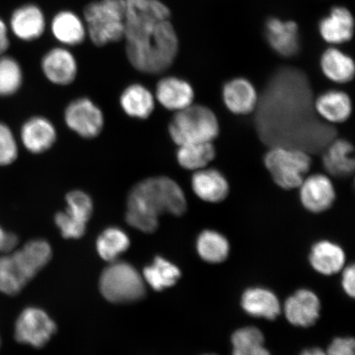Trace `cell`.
Returning <instances> with one entry per match:
<instances>
[{
  "mask_svg": "<svg viewBox=\"0 0 355 355\" xmlns=\"http://www.w3.org/2000/svg\"><path fill=\"white\" fill-rule=\"evenodd\" d=\"M314 95L308 75L283 66L270 77L255 112L257 135L268 148L293 146L309 154L322 153L337 137L335 126L315 112Z\"/></svg>",
  "mask_w": 355,
  "mask_h": 355,
  "instance_id": "1",
  "label": "cell"
},
{
  "mask_svg": "<svg viewBox=\"0 0 355 355\" xmlns=\"http://www.w3.org/2000/svg\"><path fill=\"white\" fill-rule=\"evenodd\" d=\"M126 56L133 69L148 75L165 73L175 63L180 42L171 12L159 0H126Z\"/></svg>",
  "mask_w": 355,
  "mask_h": 355,
  "instance_id": "2",
  "label": "cell"
},
{
  "mask_svg": "<svg viewBox=\"0 0 355 355\" xmlns=\"http://www.w3.org/2000/svg\"><path fill=\"white\" fill-rule=\"evenodd\" d=\"M187 208V197L178 182L165 175L153 176L132 186L125 218L132 227L150 234L157 230L159 216L168 213L180 216Z\"/></svg>",
  "mask_w": 355,
  "mask_h": 355,
  "instance_id": "3",
  "label": "cell"
},
{
  "mask_svg": "<svg viewBox=\"0 0 355 355\" xmlns=\"http://www.w3.org/2000/svg\"><path fill=\"white\" fill-rule=\"evenodd\" d=\"M52 250L42 239L26 243L19 250L0 255V292L15 295L51 259Z\"/></svg>",
  "mask_w": 355,
  "mask_h": 355,
  "instance_id": "4",
  "label": "cell"
},
{
  "mask_svg": "<svg viewBox=\"0 0 355 355\" xmlns=\"http://www.w3.org/2000/svg\"><path fill=\"white\" fill-rule=\"evenodd\" d=\"M126 7V0H96L84 8L87 37L96 46H105L123 39Z\"/></svg>",
  "mask_w": 355,
  "mask_h": 355,
  "instance_id": "5",
  "label": "cell"
},
{
  "mask_svg": "<svg viewBox=\"0 0 355 355\" xmlns=\"http://www.w3.org/2000/svg\"><path fill=\"white\" fill-rule=\"evenodd\" d=\"M168 132L177 146L213 143L220 135V127L214 111L206 105L193 103L173 115Z\"/></svg>",
  "mask_w": 355,
  "mask_h": 355,
  "instance_id": "6",
  "label": "cell"
},
{
  "mask_svg": "<svg viewBox=\"0 0 355 355\" xmlns=\"http://www.w3.org/2000/svg\"><path fill=\"white\" fill-rule=\"evenodd\" d=\"M268 148L263 162L274 183L285 190L298 189L312 167L311 154L293 146Z\"/></svg>",
  "mask_w": 355,
  "mask_h": 355,
  "instance_id": "7",
  "label": "cell"
},
{
  "mask_svg": "<svg viewBox=\"0 0 355 355\" xmlns=\"http://www.w3.org/2000/svg\"><path fill=\"white\" fill-rule=\"evenodd\" d=\"M101 294L112 303H132L146 294L144 279L124 261H114L106 268L100 279Z\"/></svg>",
  "mask_w": 355,
  "mask_h": 355,
  "instance_id": "8",
  "label": "cell"
},
{
  "mask_svg": "<svg viewBox=\"0 0 355 355\" xmlns=\"http://www.w3.org/2000/svg\"><path fill=\"white\" fill-rule=\"evenodd\" d=\"M67 207L55 216V222L65 239H80L86 232L93 212V201L81 189L71 190L65 197Z\"/></svg>",
  "mask_w": 355,
  "mask_h": 355,
  "instance_id": "9",
  "label": "cell"
},
{
  "mask_svg": "<svg viewBox=\"0 0 355 355\" xmlns=\"http://www.w3.org/2000/svg\"><path fill=\"white\" fill-rule=\"evenodd\" d=\"M64 123L69 130L84 139H94L105 127L103 111L88 97H78L66 106Z\"/></svg>",
  "mask_w": 355,
  "mask_h": 355,
  "instance_id": "10",
  "label": "cell"
},
{
  "mask_svg": "<svg viewBox=\"0 0 355 355\" xmlns=\"http://www.w3.org/2000/svg\"><path fill=\"white\" fill-rule=\"evenodd\" d=\"M55 331V323L44 311L28 308L17 318L15 335L19 343L41 348L51 340Z\"/></svg>",
  "mask_w": 355,
  "mask_h": 355,
  "instance_id": "11",
  "label": "cell"
},
{
  "mask_svg": "<svg viewBox=\"0 0 355 355\" xmlns=\"http://www.w3.org/2000/svg\"><path fill=\"white\" fill-rule=\"evenodd\" d=\"M298 189L302 205L314 214L329 210L336 199L334 184L325 174L308 175Z\"/></svg>",
  "mask_w": 355,
  "mask_h": 355,
  "instance_id": "12",
  "label": "cell"
},
{
  "mask_svg": "<svg viewBox=\"0 0 355 355\" xmlns=\"http://www.w3.org/2000/svg\"><path fill=\"white\" fill-rule=\"evenodd\" d=\"M44 77L57 86H69L76 80L78 65L76 58L66 47L51 49L42 60Z\"/></svg>",
  "mask_w": 355,
  "mask_h": 355,
  "instance_id": "13",
  "label": "cell"
},
{
  "mask_svg": "<svg viewBox=\"0 0 355 355\" xmlns=\"http://www.w3.org/2000/svg\"><path fill=\"white\" fill-rule=\"evenodd\" d=\"M265 37L269 46L279 56L291 58L299 54L300 31L295 21L270 17L265 24Z\"/></svg>",
  "mask_w": 355,
  "mask_h": 355,
  "instance_id": "14",
  "label": "cell"
},
{
  "mask_svg": "<svg viewBox=\"0 0 355 355\" xmlns=\"http://www.w3.org/2000/svg\"><path fill=\"white\" fill-rule=\"evenodd\" d=\"M226 108L235 115L254 114L259 104V94L250 80L237 77L226 82L221 91Z\"/></svg>",
  "mask_w": 355,
  "mask_h": 355,
  "instance_id": "15",
  "label": "cell"
},
{
  "mask_svg": "<svg viewBox=\"0 0 355 355\" xmlns=\"http://www.w3.org/2000/svg\"><path fill=\"white\" fill-rule=\"evenodd\" d=\"M155 98L172 112H178L194 103L195 91L191 83L176 76L162 78L155 89Z\"/></svg>",
  "mask_w": 355,
  "mask_h": 355,
  "instance_id": "16",
  "label": "cell"
},
{
  "mask_svg": "<svg viewBox=\"0 0 355 355\" xmlns=\"http://www.w3.org/2000/svg\"><path fill=\"white\" fill-rule=\"evenodd\" d=\"M57 139L55 124L41 115L28 119L21 128V143L28 152L34 155L48 152L55 145Z\"/></svg>",
  "mask_w": 355,
  "mask_h": 355,
  "instance_id": "17",
  "label": "cell"
},
{
  "mask_svg": "<svg viewBox=\"0 0 355 355\" xmlns=\"http://www.w3.org/2000/svg\"><path fill=\"white\" fill-rule=\"evenodd\" d=\"M321 302L312 291L302 288L288 297L284 312L288 322L295 327L314 325L320 317Z\"/></svg>",
  "mask_w": 355,
  "mask_h": 355,
  "instance_id": "18",
  "label": "cell"
},
{
  "mask_svg": "<svg viewBox=\"0 0 355 355\" xmlns=\"http://www.w3.org/2000/svg\"><path fill=\"white\" fill-rule=\"evenodd\" d=\"M318 32L323 41L331 46L352 41L354 33L352 12L344 6L333 7L329 15L319 21Z\"/></svg>",
  "mask_w": 355,
  "mask_h": 355,
  "instance_id": "19",
  "label": "cell"
},
{
  "mask_svg": "<svg viewBox=\"0 0 355 355\" xmlns=\"http://www.w3.org/2000/svg\"><path fill=\"white\" fill-rule=\"evenodd\" d=\"M191 188L199 199L208 203L225 201L230 191L227 178L217 168L209 166L193 172Z\"/></svg>",
  "mask_w": 355,
  "mask_h": 355,
  "instance_id": "20",
  "label": "cell"
},
{
  "mask_svg": "<svg viewBox=\"0 0 355 355\" xmlns=\"http://www.w3.org/2000/svg\"><path fill=\"white\" fill-rule=\"evenodd\" d=\"M314 110L322 121L335 126L352 116L353 103L347 93L331 89L315 97Z\"/></svg>",
  "mask_w": 355,
  "mask_h": 355,
  "instance_id": "21",
  "label": "cell"
},
{
  "mask_svg": "<svg viewBox=\"0 0 355 355\" xmlns=\"http://www.w3.org/2000/svg\"><path fill=\"white\" fill-rule=\"evenodd\" d=\"M322 153L324 170L330 176L343 179L354 174V149L353 144L348 140L336 137Z\"/></svg>",
  "mask_w": 355,
  "mask_h": 355,
  "instance_id": "22",
  "label": "cell"
},
{
  "mask_svg": "<svg viewBox=\"0 0 355 355\" xmlns=\"http://www.w3.org/2000/svg\"><path fill=\"white\" fill-rule=\"evenodd\" d=\"M44 12L35 4H26L12 12L10 28L15 37L24 42H33L42 37L46 30Z\"/></svg>",
  "mask_w": 355,
  "mask_h": 355,
  "instance_id": "23",
  "label": "cell"
},
{
  "mask_svg": "<svg viewBox=\"0 0 355 355\" xmlns=\"http://www.w3.org/2000/svg\"><path fill=\"white\" fill-rule=\"evenodd\" d=\"M155 95L144 84L132 83L123 89L119 96V105L128 117L145 121L154 112Z\"/></svg>",
  "mask_w": 355,
  "mask_h": 355,
  "instance_id": "24",
  "label": "cell"
},
{
  "mask_svg": "<svg viewBox=\"0 0 355 355\" xmlns=\"http://www.w3.org/2000/svg\"><path fill=\"white\" fill-rule=\"evenodd\" d=\"M244 312L250 316L274 320L281 313L278 297L272 291L263 287L248 288L241 299Z\"/></svg>",
  "mask_w": 355,
  "mask_h": 355,
  "instance_id": "25",
  "label": "cell"
},
{
  "mask_svg": "<svg viewBox=\"0 0 355 355\" xmlns=\"http://www.w3.org/2000/svg\"><path fill=\"white\" fill-rule=\"evenodd\" d=\"M53 35L64 46H77L87 37L85 22L76 13L60 11L51 21Z\"/></svg>",
  "mask_w": 355,
  "mask_h": 355,
  "instance_id": "26",
  "label": "cell"
},
{
  "mask_svg": "<svg viewBox=\"0 0 355 355\" xmlns=\"http://www.w3.org/2000/svg\"><path fill=\"white\" fill-rule=\"evenodd\" d=\"M320 68L324 76L336 84L349 83L355 75L352 58L336 46L328 48L322 53Z\"/></svg>",
  "mask_w": 355,
  "mask_h": 355,
  "instance_id": "27",
  "label": "cell"
},
{
  "mask_svg": "<svg viewBox=\"0 0 355 355\" xmlns=\"http://www.w3.org/2000/svg\"><path fill=\"white\" fill-rule=\"evenodd\" d=\"M309 261L316 272L331 276L340 272L345 263L343 248L328 241H319L311 250Z\"/></svg>",
  "mask_w": 355,
  "mask_h": 355,
  "instance_id": "28",
  "label": "cell"
},
{
  "mask_svg": "<svg viewBox=\"0 0 355 355\" xmlns=\"http://www.w3.org/2000/svg\"><path fill=\"white\" fill-rule=\"evenodd\" d=\"M216 155L214 144L211 141L182 144L178 146L176 150L178 164L184 170L193 172L209 166Z\"/></svg>",
  "mask_w": 355,
  "mask_h": 355,
  "instance_id": "29",
  "label": "cell"
},
{
  "mask_svg": "<svg viewBox=\"0 0 355 355\" xmlns=\"http://www.w3.org/2000/svg\"><path fill=\"white\" fill-rule=\"evenodd\" d=\"M197 250L200 257L207 263H220L229 256L230 243L223 234L206 230L199 234Z\"/></svg>",
  "mask_w": 355,
  "mask_h": 355,
  "instance_id": "30",
  "label": "cell"
},
{
  "mask_svg": "<svg viewBox=\"0 0 355 355\" xmlns=\"http://www.w3.org/2000/svg\"><path fill=\"white\" fill-rule=\"evenodd\" d=\"M180 277L179 268L161 257H157L153 263L144 270V281L157 291L175 285Z\"/></svg>",
  "mask_w": 355,
  "mask_h": 355,
  "instance_id": "31",
  "label": "cell"
},
{
  "mask_svg": "<svg viewBox=\"0 0 355 355\" xmlns=\"http://www.w3.org/2000/svg\"><path fill=\"white\" fill-rule=\"evenodd\" d=\"M233 355H270L265 348L264 336L259 328H241L232 336Z\"/></svg>",
  "mask_w": 355,
  "mask_h": 355,
  "instance_id": "32",
  "label": "cell"
},
{
  "mask_svg": "<svg viewBox=\"0 0 355 355\" xmlns=\"http://www.w3.org/2000/svg\"><path fill=\"white\" fill-rule=\"evenodd\" d=\"M130 245V239L123 230L110 227L104 230L97 239L96 248L105 261H116L118 257L125 252Z\"/></svg>",
  "mask_w": 355,
  "mask_h": 355,
  "instance_id": "33",
  "label": "cell"
},
{
  "mask_svg": "<svg viewBox=\"0 0 355 355\" xmlns=\"http://www.w3.org/2000/svg\"><path fill=\"white\" fill-rule=\"evenodd\" d=\"M22 83L24 72L19 62L10 56H0V97L16 94Z\"/></svg>",
  "mask_w": 355,
  "mask_h": 355,
  "instance_id": "34",
  "label": "cell"
},
{
  "mask_svg": "<svg viewBox=\"0 0 355 355\" xmlns=\"http://www.w3.org/2000/svg\"><path fill=\"white\" fill-rule=\"evenodd\" d=\"M19 144L10 126L0 121V166H8L19 157Z\"/></svg>",
  "mask_w": 355,
  "mask_h": 355,
  "instance_id": "35",
  "label": "cell"
},
{
  "mask_svg": "<svg viewBox=\"0 0 355 355\" xmlns=\"http://www.w3.org/2000/svg\"><path fill=\"white\" fill-rule=\"evenodd\" d=\"M327 355H355L354 340L352 338H336L325 350Z\"/></svg>",
  "mask_w": 355,
  "mask_h": 355,
  "instance_id": "36",
  "label": "cell"
},
{
  "mask_svg": "<svg viewBox=\"0 0 355 355\" xmlns=\"http://www.w3.org/2000/svg\"><path fill=\"white\" fill-rule=\"evenodd\" d=\"M341 283H343V290L346 295L354 298L355 295V269L354 265L345 269Z\"/></svg>",
  "mask_w": 355,
  "mask_h": 355,
  "instance_id": "37",
  "label": "cell"
},
{
  "mask_svg": "<svg viewBox=\"0 0 355 355\" xmlns=\"http://www.w3.org/2000/svg\"><path fill=\"white\" fill-rule=\"evenodd\" d=\"M10 37H8V30L6 22L0 19V56L3 55L4 53L10 48Z\"/></svg>",
  "mask_w": 355,
  "mask_h": 355,
  "instance_id": "38",
  "label": "cell"
},
{
  "mask_svg": "<svg viewBox=\"0 0 355 355\" xmlns=\"http://www.w3.org/2000/svg\"><path fill=\"white\" fill-rule=\"evenodd\" d=\"M8 236V233L0 225V252H2V254H4V251H6Z\"/></svg>",
  "mask_w": 355,
  "mask_h": 355,
  "instance_id": "39",
  "label": "cell"
},
{
  "mask_svg": "<svg viewBox=\"0 0 355 355\" xmlns=\"http://www.w3.org/2000/svg\"><path fill=\"white\" fill-rule=\"evenodd\" d=\"M300 355H327L325 350L319 348H313L304 350Z\"/></svg>",
  "mask_w": 355,
  "mask_h": 355,
  "instance_id": "40",
  "label": "cell"
},
{
  "mask_svg": "<svg viewBox=\"0 0 355 355\" xmlns=\"http://www.w3.org/2000/svg\"><path fill=\"white\" fill-rule=\"evenodd\" d=\"M0 345H1V340H0Z\"/></svg>",
  "mask_w": 355,
  "mask_h": 355,
  "instance_id": "41",
  "label": "cell"
},
{
  "mask_svg": "<svg viewBox=\"0 0 355 355\" xmlns=\"http://www.w3.org/2000/svg\"><path fill=\"white\" fill-rule=\"evenodd\" d=\"M205 355H213V354H205Z\"/></svg>",
  "mask_w": 355,
  "mask_h": 355,
  "instance_id": "42",
  "label": "cell"
}]
</instances>
